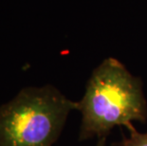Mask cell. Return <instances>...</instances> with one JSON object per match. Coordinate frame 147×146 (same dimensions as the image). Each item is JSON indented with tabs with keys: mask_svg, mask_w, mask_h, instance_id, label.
I'll return each instance as SVG.
<instances>
[{
	"mask_svg": "<svg viewBox=\"0 0 147 146\" xmlns=\"http://www.w3.org/2000/svg\"><path fill=\"white\" fill-rule=\"evenodd\" d=\"M82 114L79 141L106 138L116 126L147 120V102L140 78L118 59L108 57L88 79L77 109Z\"/></svg>",
	"mask_w": 147,
	"mask_h": 146,
	"instance_id": "obj_1",
	"label": "cell"
},
{
	"mask_svg": "<svg viewBox=\"0 0 147 146\" xmlns=\"http://www.w3.org/2000/svg\"><path fill=\"white\" fill-rule=\"evenodd\" d=\"M77 102L55 86H29L0 106V146H52Z\"/></svg>",
	"mask_w": 147,
	"mask_h": 146,
	"instance_id": "obj_2",
	"label": "cell"
},
{
	"mask_svg": "<svg viewBox=\"0 0 147 146\" xmlns=\"http://www.w3.org/2000/svg\"><path fill=\"white\" fill-rule=\"evenodd\" d=\"M126 128L129 131V136L123 135L121 141L115 146H147V132H139L132 123L128 124Z\"/></svg>",
	"mask_w": 147,
	"mask_h": 146,
	"instance_id": "obj_3",
	"label": "cell"
},
{
	"mask_svg": "<svg viewBox=\"0 0 147 146\" xmlns=\"http://www.w3.org/2000/svg\"><path fill=\"white\" fill-rule=\"evenodd\" d=\"M95 146H106V138H101L97 141Z\"/></svg>",
	"mask_w": 147,
	"mask_h": 146,
	"instance_id": "obj_4",
	"label": "cell"
}]
</instances>
